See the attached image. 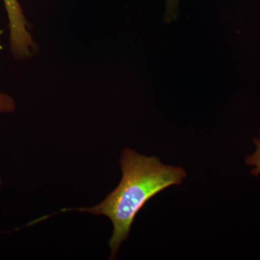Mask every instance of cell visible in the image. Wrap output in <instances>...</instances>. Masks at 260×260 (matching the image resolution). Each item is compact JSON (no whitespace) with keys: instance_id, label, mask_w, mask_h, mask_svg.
<instances>
[{"instance_id":"1","label":"cell","mask_w":260,"mask_h":260,"mask_svg":"<svg viewBox=\"0 0 260 260\" xmlns=\"http://www.w3.org/2000/svg\"><path fill=\"white\" fill-rule=\"evenodd\" d=\"M119 164L122 172L120 183L100 204L61 211L76 210L110 219L114 227L109 240L111 259L116 257L137 214L147 202L169 186L179 185L186 176L181 167L165 165L157 157L145 156L129 148L123 150Z\"/></svg>"},{"instance_id":"2","label":"cell","mask_w":260,"mask_h":260,"mask_svg":"<svg viewBox=\"0 0 260 260\" xmlns=\"http://www.w3.org/2000/svg\"><path fill=\"white\" fill-rule=\"evenodd\" d=\"M9 19L10 47L17 59L28 58L36 49L35 43L28 30L23 10L18 0H3Z\"/></svg>"},{"instance_id":"3","label":"cell","mask_w":260,"mask_h":260,"mask_svg":"<svg viewBox=\"0 0 260 260\" xmlns=\"http://www.w3.org/2000/svg\"><path fill=\"white\" fill-rule=\"evenodd\" d=\"M259 136V138H254L253 140L256 145L255 151L248 155L245 160L246 165L251 167V174L255 177L260 174V130Z\"/></svg>"},{"instance_id":"4","label":"cell","mask_w":260,"mask_h":260,"mask_svg":"<svg viewBox=\"0 0 260 260\" xmlns=\"http://www.w3.org/2000/svg\"><path fill=\"white\" fill-rule=\"evenodd\" d=\"M16 104L14 99L7 94L0 92V113L10 114L14 112Z\"/></svg>"},{"instance_id":"5","label":"cell","mask_w":260,"mask_h":260,"mask_svg":"<svg viewBox=\"0 0 260 260\" xmlns=\"http://www.w3.org/2000/svg\"><path fill=\"white\" fill-rule=\"evenodd\" d=\"M178 3L179 0H167V10L164 16V21L170 23L177 18Z\"/></svg>"},{"instance_id":"6","label":"cell","mask_w":260,"mask_h":260,"mask_svg":"<svg viewBox=\"0 0 260 260\" xmlns=\"http://www.w3.org/2000/svg\"><path fill=\"white\" fill-rule=\"evenodd\" d=\"M2 185V179H1V177H0V186H1Z\"/></svg>"}]
</instances>
